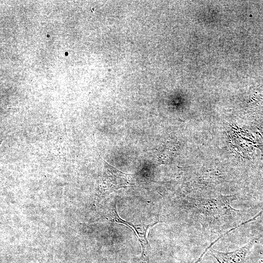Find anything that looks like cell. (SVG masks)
<instances>
[{"mask_svg": "<svg viewBox=\"0 0 263 263\" xmlns=\"http://www.w3.org/2000/svg\"><path fill=\"white\" fill-rule=\"evenodd\" d=\"M110 217L112 220L114 222L127 225L135 233V235L138 238L142 247V252L141 258L149 263V255L151 248L148 241L147 234H148L150 229L152 226L157 224L158 222H153L152 224L148 225H134L133 223L127 221L120 217L116 212L115 204L113 205V207L110 209Z\"/></svg>", "mask_w": 263, "mask_h": 263, "instance_id": "obj_1", "label": "cell"}, {"mask_svg": "<svg viewBox=\"0 0 263 263\" xmlns=\"http://www.w3.org/2000/svg\"><path fill=\"white\" fill-rule=\"evenodd\" d=\"M261 237H255L243 246L230 252H220L210 248V254L219 263H245L248 254Z\"/></svg>", "mask_w": 263, "mask_h": 263, "instance_id": "obj_2", "label": "cell"}, {"mask_svg": "<svg viewBox=\"0 0 263 263\" xmlns=\"http://www.w3.org/2000/svg\"><path fill=\"white\" fill-rule=\"evenodd\" d=\"M147 263V262L145 261L141 258V259L134 260L131 262H123L121 263Z\"/></svg>", "mask_w": 263, "mask_h": 263, "instance_id": "obj_3", "label": "cell"}, {"mask_svg": "<svg viewBox=\"0 0 263 263\" xmlns=\"http://www.w3.org/2000/svg\"><path fill=\"white\" fill-rule=\"evenodd\" d=\"M262 184H263V183H262Z\"/></svg>", "mask_w": 263, "mask_h": 263, "instance_id": "obj_4", "label": "cell"}]
</instances>
